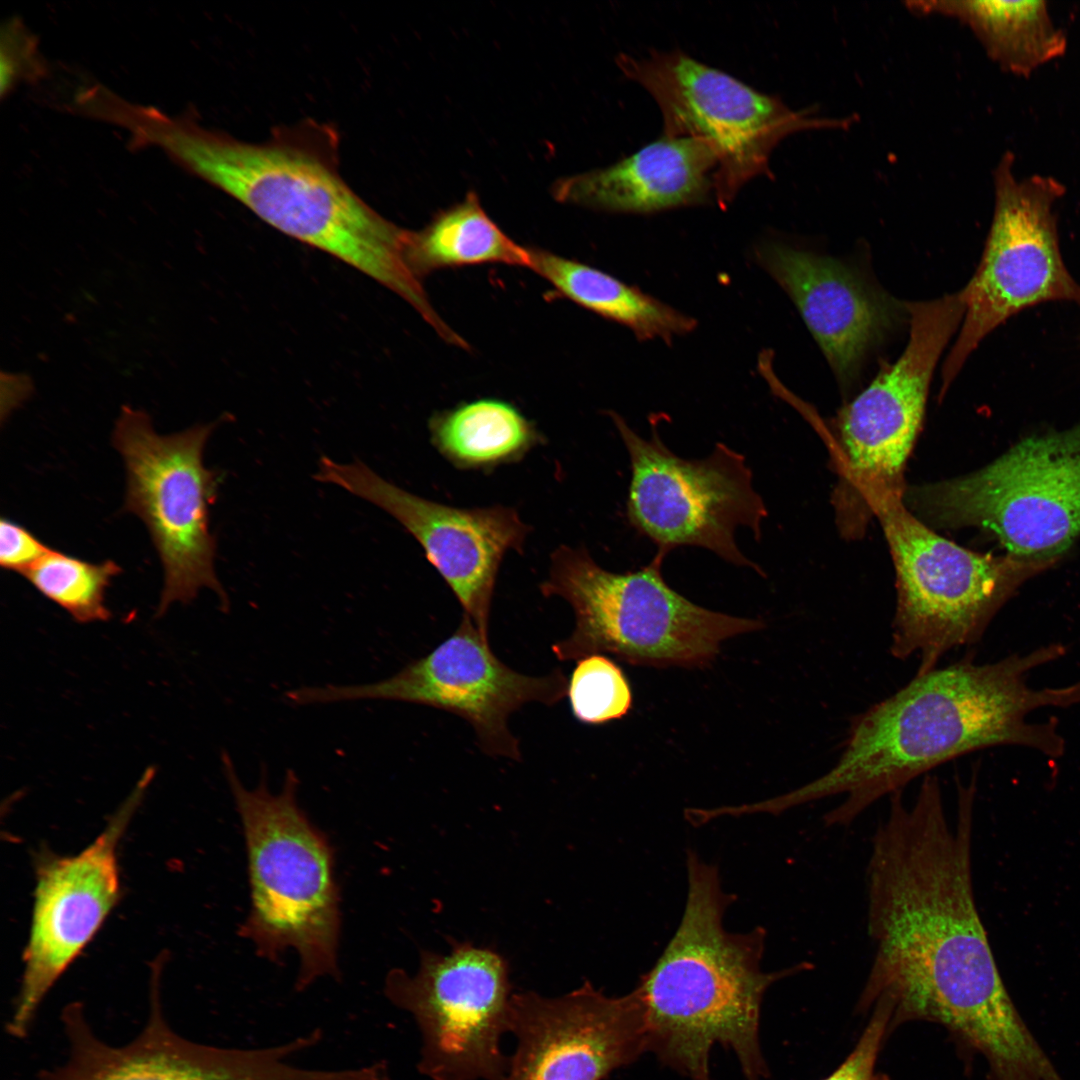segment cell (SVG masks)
I'll return each instance as SVG.
<instances>
[{
  "label": "cell",
  "mask_w": 1080,
  "mask_h": 1080,
  "mask_svg": "<svg viewBox=\"0 0 1080 1080\" xmlns=\"http://www.w3.org/2000/svg\"><path fill=\"white\" fill-rule=\"evenodd\" d=\"M976 775L957 783L954 824L936 776L912 804L889 796L866 865L872 964L857 1008L883 1005L892 1029L911 1020L944 1026L990 1068L1030 1049L1033 1034L1002 981L975 903L972 828Z\"/></svg>",
  "instance_id": "cell-1"
},
{
  "label": "cell",
  "mask_w": 1080,
  "mask_h": 1080,
  "mask_svg": "<svg viewBox=\"0 0 1080 1080\" xmlns=\"http://www.w3.org/2000/svg\"><path fill=\"white\" fill-rule=\"evenodd\" d=\"M1065 653L1049 644L987 664L968 659L915 677L851 721L836 763L823 775L760 801V813L779 815L834 796L843 800L824 814L825 827H846L878 800L903 790L933 768L976 750L1019 745L1057 757L1064 739L1055 723H1031L1043 707L1080 703V681L1059 688H1031L1027 674Z\"/></svg>",
  "instance_id": "cell-2"
},
{
  "label": "cell",
  "mask_w": 1080,
  "mask_h": 1080,
  "mask_svg": "<svg viewBox=\"0 0 1080 1080\" xmlns=\"http://www.w3.org/2000/svg\"><path fill=\"white\" fill-rule=\"evenodd\" d=\"M140 137L282 233L389 288L426 322L437 318L411 263L413 232L358 197L327 153L288 137L245 143L160 110L146 117Z\"/></svg>",
  "instance_id": "cell-3"
},
{
  "label": "cell",
  "mask_w": 1080,
  "mask_h": 1080,
  "mask_svg": "<svg viewBox=\"0 0 1080 1080\" xmlns=\"http://www.w3.org/2000/svg\"><path fill=\"white\" fill-rule=\"evenodd\" d=\"M686 867L679 925L635 988L645 1012L647 1050L690 1080H711L710 1051L721 1044L736 1054L746 1080H761L767 1072L759 1043L764 993L814 965L763 971L765 929L727 931L723 917L735 897L723 889L717 866L688 850Z\"/></svg>",
  "instance_id": "cell-4"
},
{
  "label": "cell",
  "mask_w": 1080,
  "mask_h": 1080,
  "mask_svg": "<svg viewBox=\"0 0 1080 1080\" xmlns=\"http://www.w3.org/2000/svg\"><path fill=\"white\" fill-rule=\"evenodd\" d=\"M221 761L247 849L251 906L241 935L259 956L274 963L295 950L300 959L298 991L321 977L339 979L334 850L298 803L297 774L287 769L281 789L271 792L262 768L258 785L246 788L227 752Z\"/></svg>",
  "instance_id": "cell-5"
},
{
  "label": "cell",
  "mask_w": 1080,
  "mask_h": 1080,
  "mask_svg": "<svg viewBox=\"0 0 1080 1080\" xmlns=\"http://www.w3.org/2000/svg\"><path fill=\"white\" fill-rule=\"evenodd\" d=\"M661 561L614 573L599 566L585 548L553 552L545 596L572 607L575 629L552 645L561 661L609 653L634 666L705 667L721 643L760 630L759 619L735 617L701 607L664 580Z\"/></svg>",
  "instance_id": "cell-6"
},
{
  "label": "cell",
  "mask_w": 1080,
  "mask_h": 1080,
  "mask_svg": "<svg viewBox=\"0 0 1080 1080\" xmlns=\"http://www.w3.org/2000/svg\"><path fill=\"white\" fill-rule=\"evenodd\" d=\"M896 571L891 654L915 657L916 674L936 668L950 650L977 642L1027 580L1056 562L995 556L963 548L932 531L903 504L876 512Z\"/></svg>",
  "instance_id": "cell-7"
},
{
  "label": "cell",
  "mask_w": 1080,
  "mask_h": 1080,
  "mask_svg": "<svg viewBox=\"0 0 1080 1080\" xmlns=\"http://www.w3.org/2000/svg\"><path fill=\"white\" fill-rule=\"evenodd\" d=\"M930 522L976 527L1007 554L1056 562L1080 536V424L1031 436L958 479L910 490Z\"/></svg>",
  "instance_id": "cell-8"
},
{
  "label": "cell",
  "mask_w": 1080,
  "mask_h": 1080,
  "mask_svg": "<svg viewBox=\"0 0 1080 1080\" xmlns=\"http://www.w3.org/2000/svg\"><path fill=\"white\" fill-rule=\"evenodd\" d=\"M908 343L840 412L841 480L834 496L849 537L887 501L904 496L903 471L924 417L936 364L965 314L961 291L906 303Z\"/></svg>",
  "instance_id": "cell-9"
},
{
  "label": "cell",
  "mask_w": 1080,
  "mask_h": 1080,
  "mask_svg": "<svg viewBox=\"0 0 1080 1080\" xmlns=\"http://www.w3.org/2000/svg\"><path fill=\"white\" fill-rule=\"evenodd\" d=\"M618 65L657 103L663 135L706 140L717 157L715 202L727 208L751 180L772 178L770 158L791 134L818 129H847L854 117L816 115L793 110L779 97L755 90L724 71L681 50L623 54Z\"/></svg>",
  "instance_id": "cell-10"
},
{
  "label": "cell",
  "mask_w": 1080,
  "mask_h": 1080,
  "mask_svg": "<svg viewBox=\"0 0 1080 1080\" xmlns=\"http://www.w3.org/2000/svg\"><path fill=\"white\" fill-rule=\"evenodd\" d=\"M215 427L160 435L145 411L130 406L122 407L115 423L112 442L127 475L124 510L144 522L164 569L158 615L174 602H191L203 588L216 593L223 611L229 608L215 572L216 539L209 527L221 478L203 462Z\"/></svg>",
  "instance_id": "cell-11"
},
{
  "label": "cell",
  "mask_w": 1080,
  "mask_h": 1080,
  "mask_svg": "<svg viewBox=\"0 0 1080 1080\" xmlns=\"http://www.w3.org/2000/svg\"><path fill=\"white\" fill-rule=\"evenodd\" d=\"M609 414L631 463L626 516L656 546L653 558L663 562L677 547H702L764 575L734 539L736 528L746 526L759 541L767 516L745 457L718 442L708 457L684 459L663 443L655 423L651 438L645 439L620 415Z\"/></svg>",
  "instance_id": "cell-12"
},
{
  "label": "cell",
  "mask_w": 1080,
  "mask_h": 1080,
  "mask_svg": "<svg viewBox=\"0 0 1080 1080\" xmlns=\"http://www.w3.org/2000/svg\"><path fill=\"white\" fill-rule=\"evenodd\" d=\"M1006 151L993 171L995 205L982 258L961 290L965 314L942 368L941 395L980 342L1022 310L1048 301L1080 305V285L1067 270L1053 205L1065 186L1051 176L1019 180Z\"/></svg>",
  "instance_id": "cell-13"
},
{
  "label": "cell",
  "mask_w": 1080,
  "mask_h": 1080,
  "mask_svg": "<svg viewBox=\"0 0 1080 1080\" xmlns=\"http://www.w3.org/2000/svg\"><path fill=\"white\" fill-rule=\"evenodd\" d=\"M384 994L414 1018L422 1039L418 1071L431 1080H504L511 985L496 952L455 942L448 954L421 952L415 975L392 969Z\"/></svg>",
  "instance_id": "cell-14"
},
{
  "label": "cell",
  "mask_w": 1080,
  "mask_h": 1080,
  "mask_svg": "<svg viewBox=\"0 0 1080 1080\" xmlns=\"http://www.w3.org/2000/svg\"><path fill=\"white\" fill-rule=\"evenodd\" d=\"M567 690L560 669L532 677L502 663L463 615L450 637L388 678L298 687L286 691L284 698L295 706L389 700L435 707L467 720L486 754L520 760L519 742L507 725L510 714L528 702L554 705Z\"/></svg>",
  "instance_id": "cell-15"
},
{
  "label": "cell",
  "mask_w": 1080,
  "mask_h": 1080,
  "mask_svg": "<svg viewBox=\"0 0 1080 1080\" xmlns=\"http://www.w3.org/2000/svg\"><path fill=\"white\" fill-rule=\"evenodd\" d=\"M154 775L148 769L101 834L73 856L39 857L24 971L7 1032L27 1035L41 1002L120 897L118 845Z\"/></svg>",
  "instance_id": "cell-16"
},
{
  "label": "cell",
  "mask_w": 1080,
  "mask_h": 1080,
  "mask_svg": "<svg viewBox=\"0 0 1080 1080\" xmlns=\"http://www.w3.org/2000/svg\"><path fill=\"white\" fill-rule=\"evenodd\" d=\"M314 478L380 507L423 547L482 637L489 641L491 601L505 553L520 551L528 533L509 507L463 509L436 503L388 482L360 461L321 457Z\"/></svg>",
  "instance_id": "cell-17"
},
{
  "label": "cell",
  "mask_w": 1080,
  "mask_h": 1080,
  "mask_svg": "<svg viewBox=\"0 0 1080 1080\" xmlns=\"http://www.w3.org/2000/svg\"><path fill=\"white\" fill-rule=\"evenodd\" d=\"M157 978L153 980L147 1024L124 1046H111L99 1039L81 1003L65 1006L61 1020L69 1057L65 1064L39 1073L36 1080H329L326 1070L288 1062L316 1045L312 1034L253 1049L214 1047L181 1037L165 1020Z\"/></svg>",
  "instance_id": "cell-18"
},
{
  "label": "cell",
  "mask_w": 1080,
  "mask_h": 1080,
  "mask_svg": "<svg viewBox=\"0 0 1080 1080\" xmlns=\"http://www.w3.org/2000/svg\"><path fill=\"white\" fill-rule=\"evenodd\" d=\"M516 1048L504 1080H602L647 1050L637 991L610 997L585 982L559 996L511 997Z\"/></svg>",
  "instance_id": "cell-19"
},
{
  "label": "cell",
  "mask_w": 1080,
  "mask_h": 1080,
  "mask_svg": "<svg viewBox=\"0 0 1080 1080\" xmlns=\"http://www.w3.org/2000/svg\"><path fill=\"white\" fill-rule=\"evenodd\" d=\"M755 257L791 298L843 388L908 317L906 303L834 258L777 241L760 243Z\"/></svg>",
  "instance_id": "cell-20"
},
{
  "label": "cell",
  "mask_w": 1080,
  "mask_h": 1080,
  "mask_svg": "<svg viewBox=\"0 0 1080 1080\" xmlns=\"http://www.w3.org/2000/svg\"><path fill=\"white\" fill-rule=\"evenodd\" d=\"M717 157L704 139L662 135L606 168L560 182L561 201L608 212L653 213L715 201Z\"/></svg>",
  "instance_id": "cell-21"
},
{
  "label": "cell",
  "mask_w": 1080,
  "mask_h": 1080,
  "mask_svg": "<svg viewBox=\"0 0 1080 1080\" xmlns=\"http://www.w3.org/2000/svg\"><path fill=\"white\" fill-rule=\"evenodd\" d=\"M916 13L941 14L966 24L988 56L1004 71L1028 77L1041 65L1061 57L1067 48L1045 0L911 1Z\"/></svg>",
  "instance_id": "cell-22"
},
{
  "label": "cell",
  "mask_w": 1080,
  "mask_h": 1080,
  "mask_svg": "<svg viewBox=\"0 0 1080 1080\" xmlns=\"http://www.w3.org/2000/svg\"><path fill=\"white\" fill-rule=\"evenodd\" d=\"M562 296L629 328L640 340L671 342L696 327V320L602 270L552 252L531 248V266Z\"/></svg>",
  "instance_id": "cell-23"
},
{
  "label": "cell",
  "mask_w": 1080,
  "mask_h": 1080,
  "mask_svg": "<svg viewBox=\"0 0 1080 1080\" xmlns=\"http://www.w3.org/2000/svg\"><path fill=\"white\" fill-rule=\"evenodd\" d=\"M429 429L433 445L459 468L517 461L539 441L534 425L498 399H479L435 414Z\"/></svg>",
  "instance_id": "cell-24"
},
{
  "label": "cell",
  "mask_w": 1080,
  "mask_h": 1080,
  "mask_svg": "<svg viewBox=\"0 0 1080 1080\" xmlns=\"http://www.w3.org/2000/svg\"><path fill=\"white\" fill-rule=\"evenodd\" d=\"M410 259L421 278L437 269L491 263L530 269L531 248L508 237L470 193L413 232Z\"/></svg>",
  "instance_id": "cell-25"
},
{
  "label": "cell",
  "mask_w": 1080,
  "mask_h": 1080,
  "mask_svg": "<svg viewBox=\"0 0 1080 1080\" xmlns=\"http://www.w3.org/2000/svg\"><path fill=\"white\" fill-rule=\"evenodd\" d=\"M113 560L92 563L51 549L22 576L78 623L107 621L106 589L121 573Z\"/></svg>",
  "instance_id": "cell-26"
},
{
  "label": "cell",
  "mask_w": 1080,
  "mask_h": 1080,
  "mask_svg": "<svg viewBox=\"0 0 1080 1080\" xmlns=\"http://www.w3.org/2000/svg\"><path fill=\"white\" fill-rule=\"evenodd\" d=\"M575 718L586 724L621 719L632 707L630 684L622 669L610 658L590 655L578 660L568 683Z\"/></svg>",
  "instance_id": "cell-27"
},
{
  "label": "cell",
  "mask_w": 1080,
  "mask_h": 1080,
  "mask_svg": "<svg viewBox=\"0 0 1080 1080\" xmlns=\"http://www.w3.org/2000/svg\"><path fill=\"white\" fill-rule=\"evenodd\" d=\"M872 1015L857 1044L846 1059L823 1080H889L876 1069L878 1055L892 1032L891 1012L882 1005L871 1008Z\"/></svg>",
  "instance_id": "cell-28"
},
{
  "label": "cell",
  "mask_w": 1080,
  "mask_h": 1080,
  "mask_svg": "<svg viewBox=\"0 0 1080 1080\" xmlns=\"http://www.w3.org/2000/svg\"><path fill=\"white\" fill-rule=\"evenodd\" d=\"M42 63L32 35L17 19H11L1 33V95L18 83L39 76Z\"/></svg>",
  "instance_id": "cell-29"
},
{
  "label": "cell",
  "mask_w": 1080,
  "mask_h": 1080,
  "mask_svg": "<svg viewBox=\"0 0 1080 1080\" xmlns=\"http://www.w3.org/2000/svg\"><path fill=\"white\" fill-rule=\"evenodd\" d=\"M51 548L24 526L7 518L0 521V564L22 575Z\"/></svg>",
  "instance_id": "cell-30"
}]
</instances>
